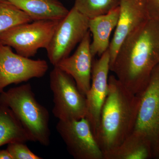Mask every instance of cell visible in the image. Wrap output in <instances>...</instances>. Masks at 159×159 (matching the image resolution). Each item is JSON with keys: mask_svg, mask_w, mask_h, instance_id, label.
I'll return each instance as SVG.
<instances>
[{"mask_svg": "<svg viewBox=\"0 0 159 159\" xmlns=\"http://www.w3.org/2000/svg\"><path fill=\"white\" fill-rule=\"evenodd\" d=\"M48 70L44 60H33L14 53L0 42V93L10 84L43 77Z\"/></svg>", "mask_w": 159, "mask_h": 159, "instance_id": "cell-8", "label": "cell"}, {"mask_svg": "<svg viewBox=\"0 0 159 159\" xmlns=\"http://www.w3.org/2000/svg\"><path fill=\"white\" fill-rule=\"evenodd\" d=\"M159 64V23L149 19L124 41L110 70L133 93L138 95Z\"/></svg>", "mask_w": 159, "mask_h": 159, "instance_id": "cell-1", "label": "cell"}, {"mask_svg": "<svg viewBox=\"0 0 159 159\" xmlns=\"http://www.w3.org/2000/svg\"><path fill=\"white\" fill-rule=\"evenodd\" d=\"M0 104L12 111L32 142L46 147L50 145V114L38 102L30 83L3 91L0 93Z\"/></svg>", "mask_w": 159, "mask_h": 159, "instance_id": "cell-3", "label": "cell"}, {"mask_svg": "<svg viewBox=\"0 0 159 159\" xmlns=\"http://www.w3.org/2000/svg\"><path fill=\"white\" fill-rule=\"evenodd\" d=\"M155 159L150 142L139 132L133 131L119 146L104 155V159Z\"/></svg>", "mask_w": 159, "mask_h": 159, "instance_id": "cell-15", "label": "cell"}, {"mask_svg": "<svg viewBox=\"0 0 159 159\" xmlns=\"http://www.w3.org/2000/svg\"><path fill=\"white\" fill-rule=\"evenodd\" d=\"M34 21L60 20L69 10L59 0H8Z\"/></svg>", "mask_w": 159, "mask_h": 159, "instance_id": "cell-14", "label": "cell"}, {"mask_svg": "<svg viewBox=\"0 0 159 159\" xmlns=\"http://www.w3.org/2000/svg\"><path fill=\"white\" fill-rule=\"evenodd\" d=\"M32 21L25 12L8 0L0 1V34L15 26Z\"/></svg>", "mask_w": 159, "mask_h": 159, "instance_id": "cell-17", "label": "cell"}, {"mask_svg": "<svg viewBox=\"0 0 159 159\" xmlns=\"http://www.w3.org/2000/svg\"><path fill=\"white\" fill-rule=\"evenodd\" d=\"M139 95L125 88L115 75L108 78V91L95 134L103 155L121 144L133 131Z\"/></svg>", "mask_w": 159, "mask_h": 159, "instance_id": "cell-2", "label": "cell"}, {"mask_svg": "<svg viewBox=\"0 0 159 159\" xmlns=\"http://www.w3.org/2000/svg\"><path fill=\"white\" fill-rule=\"evenodd\" d=\"M91 43V33L89 31L74 54L61 60L54 66L73 77L80 91L85 96L91 87L93 61Z\"/></svg>", "mask_w": 159, "mask_h": 159, "instance_id": "cell-12", "label": "cell"}, {"mask_svg": "<svg viewBox=\"0 0 159 159\" xmlns=\"http://www.w3.org/2000/svg\"><path fill=\"white\" fill-rule=\"evenodd\" d=\"M31 141L21 123L9 107L0 104V147L11 142Z\"/></svg>", "mask_w": 159, "mask_h": 159, "instance_id": "cell-16", "label": "cell"}, {"mask_svg": "<svg viewBox=\"0 0 159 159\" xmlns=\"http://www.w3.org/2000/svg\"><path fill=\"white\" fill-rule=\"evenodd\" d=\"M59 21H34L18 25L0 34V42L24 57H34L39 49L47 48Z\"/></svg>", "mask_w": 159, "mask_h": 159, "instance_id": "cell-5", "label": "cell"}, {"mask_svg": "<svg viewBox=\"0 0 159 159\" xmlns=\"http://www.w3.org/2000/svg\"><path fill=\"white\" fill-rule=\"evenodd\" d=\"M53 94L52 113L59 120H79L87 113L86 98L77 88L73 77L57 66L50 75Z\"/></svg>", "mask_w": 159, "mask_h": 159, "instance_id": "cell-4", "label": "cell"}, {"mask_svg": "<svg viewBox=\"0 0 159 159\" xmlns=\"http://www.w3.org/2000/svg\"><path fill=\"white\" fill-rule=\"evenodd\" d=\"M0 159H12L11 154L6 149L0 150Z\"/></svg>", "mask_w": 159, "mask_h": 159, "instance_id": "cell-21", "label": "cell"}, {"mask_svg": "<svg viewBox=\"0 0 159 159\" xmlns=\"http://www.w3.org/2000/svg\"><path fill=\"white\" fill-rule=\"evenodd\" d=\"M0 1H1V0H0Z\"/></svg>", "mask_w": 159, "mask_h": 159, "instance_id": "cell-22", "label": "cell"}, {"mask_svg": "<svg viewBox=\"0 0 159 159\" xmlns=\"http://www.w3.org/2000/svg\"><path fill=\"white\" fill-rule=\"evenodd\" d=\"M110 56L108 49L93 61L90 88L86 95L87 119L94 135L99 124L101 110L108 91Z\"/></svg>", "mask_w": 159, "mask_h": 159, "instance_id": "cell-11", "label": "cell"}, {"mask_svg": "<svg viewBox=\"0 0 159 159\" xmlns=\"http://www.w3.org/2000/svg\"><path fill=\"white\" fill-rule=\"evenodd\" d=\"M56 130L70 155L75 159H104L92 128L85 118L58 120Z\"/></svg>", "mask_w": 159, "mask_h": 159, "instance_id": "cell-9", "label": "cell"}, {"mask_svg": "<svg viewBox=\"0 0 159 159\" xmlns=\"http://www.w3.org/2000/svg\"><path fill=\"white\" fill-rule=\"evenodd\" d=\"M138 95L139 106L133 131L139 132L148 139L155 159H159V64L152 71L146 87Z\"/></svg>", "mask_w": 159, "mask_h": 159, "instance_id": "cell-7", "label": "cell"}, {"mask_svg": "<svg viewBox=\"0 0 159 159\" xmlns=\"http://www.w3.org/2000/svg\"><path fill=\"white\" fill-rule=\"evenodd\" d=\"M89 25V19L74 7L60 20L46 49L51 64L56 66L61 60L70 56L88 32Z\"/></svg>", "mask_w": 159, "mask_h": 159, "instance_id": "cell-6", "label": "cell"}, {"mask_svg": "<svg viewBox=\"0 0 159 159\" xmlns=\"http://www.w3.org/2000/svg\"><path fill=\"white\" fill-rule=\"evenodd\" d=\"M119 7V20L108 48L110 67L125 39L150 19L146 0H120Z\"/></svg>", "mask_w": 159, "mask_h": 159, "instance_id": "cell-10", "label": "cell"}, {"mask_svg": "<svg viewBox=\"0 0 159 159\" xmlns=\"http://www.w3.org/2000/svg\"><path fill=\"white\" fill-rule=\"evenodd\" d=\"M146 3L149 19L159 23V0H146Z\"/></svg>", "mask_w": 159, "mask_h": 159, "instance_id": "cell-20", "label": "cell"}, {"mask_svg": "<svg viewBox=\"0 0 159 159\" xmlns=\"http://www.w3.org/2000/svg\"><path fill=\"white\" fill-rule=\"evenodd\" d=\"M119 15V6L107 14L89 19V31L93 36L90 49L93 58L100 56L109 47L112 31L116 27Z\"/></svg>", "mask_w": 159, "mask_h": 159, "instance_id": "cell-13", "label": "cell"}, {"mask_svg": "<svg viewBox=\"0 0 159 159\" xmlns=\"http://www.w3.org/2000/svg\"><path fill=\"white\" fill-rule=\"evenodd\" d=\"M6 149L11 154L12 159H43L33 153L26 145L25 142H11L8 144Z\"/></svg>", "mask_w": 159, "mask_h": 159, "instance_id": "cell-19", "label": "cell"}, {"mask_svg": "<svg viewBox=\"0 0 159 159\" xmlns=\"http://www.w3.org/2000/svg\"><path fill=\"white\" fill-rule=\"evenodd\" d=\"M120 0H75L74 7L89 19L108 13L119 6Z\"/></svg>", "mask_w": 159, "mask_h": 159, "instance_id": "cell-18", "label": "cell"}]
</instances>
